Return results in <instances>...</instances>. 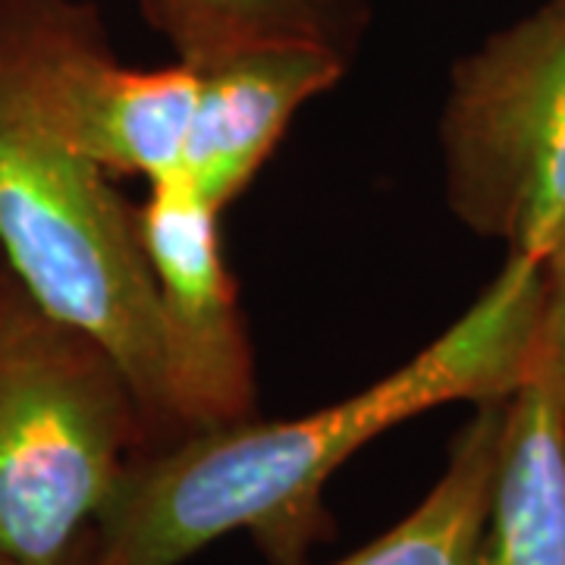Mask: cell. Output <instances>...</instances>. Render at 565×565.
I'll return each instance as SVG.
<instances>
[{
	"label": "cell",
	"instance_id": "3957f363",
	"mask_svg": "<svg viewBox=\"0 0 565 565\" xmlns=\"http://www.w3.org/2000/svg\"><path fill=\"white\" fill-rule=\"evenodd\" d=\"M151 427L95 340L39 315L0 349V556L70 565L92 541Z\"/></svg>",
	"mask_w": 565,
	"mask_h": 565
},
{
	"label": "cell",
	"instance_id": "ba28073f",
	"mask_svg": "<svg viewBox=\"0 0 565 565\" xmlns=\"http://www.w3.org/2000/svg\"><path fill=\"white\" fill-rule=\"evenodd\" d=\"M478 565H565V405L537 377L505 399Z\"/></svg>",
	"mask_w": 565,
	"mask_h": 565
},
{
	"label": "cell",
	"instance_id": "6da1fadb",
	"mask_svg": "<svg viewBox=\"0 0 565 565\" xmlns=\"http://www.w3.org/2000/svg\"><path fill=\"white\" fill-rule=\"evenodd\" d=\"M546 264L509 255L456 323L343 403L289 422L185 434L129 465L92 541L95 565H182L248 531L274 565H302L323 490L359 449L446 403H503L537 374Z\"/></svg>",
	"mask_w": 565,
	"mask_h": 565
},
{
	"label": "cell",
	"instance_id": "7c38bea8",
	"mask_svg": "<svg viewBox=\"0 0 565 565\" xmlns=\"http://www.w3.org/2000/svg\"><path fill=\"white\" fill-rule=\"evenodd\" d=\"M39 315H44V311L29 299V292L22 289L20 277L13 274V267L0 248V349L10 340H17Z\"/></svg>",
	"mask_w": 565,
	"mask_h": 565
},
{
	"label": "cell",
	"instance_id": "8992f818",
	"mask_svg": "<svg viewBox=\"0 0 565 565\" xmlns=\"http://www.w3.org/2000/svg\"><path fill=\"white\" fill-rule=\"evenodd\" d=\"M221 211L182 180L151 182L139 230L161 302L170 424L199 434L255 412V362L236 282L223 258Z\"/></svg>",
	"mask_w": 565,
	"mask_h": 565
},
{
	"label": "cell",
	"instance_id": "4fadbf2b",
	"mask_svg": "<svg viewBox=\"0 0 565 565\" xmlns=\"http://www.w3.org/2000/svg\"><path fill=\"white\" fill-rule=\"evenodd\" d=\"M0 565H22V563H17V559H7V556H0ZM70 565H95V563H92V556H85V559H79V563H70Z\"/></svg>",
	"mask_w": 565,
	"mask_h": 565
},
{
	"label": "cell",
	"instance_id": "5b68a950",
	"mask_svg": "<svg viewBox=\"0 0 565 565\" xmlns=\"http://www.w3.org/2000/svg\"><path fill=\"white\" fill-rule=\"evenodd\" d=\"M0 57L41 114L107 173L180 177L195 66L132 70L79 0H0Z\"/></svg>",
	"mask_w": 565,
	"mask_h": 565
},
{
	"label": "cell",
	"instance_id": "277c9868",
	"mask_svg": "<svg viewBox=\"0 0 565 565\" xmlns=\"http://www.w3.org/2000/svg\"><path fill=\"white\" fill-rule=\"evenodd\" d=\"M440 139L449 207L509 255L553 262L565 248V0L456 63Z\"/></svg>",
	"mask_w": 565,
	"mask_h": 565
},
{
	"label": "cell",
	"instance_id": "9c48e42d",
	"mask_svg": "<svg viewBox=\"0 0 565 565\" xmlns=\"http://www.w3.org/2000/svg\"><path fill=\"white\" fill-rule=\"evenodd\" d=\"M505 399L481 403L449 452L444 475L403 522L333 565H478L493 497Z\"/></svg>",
	"mask_w": 565,
	"mask_h": 565
},
{
	"label": "cell",
	"instance_id": "52a82bcc",
	"mask_svg": "<svg viewBox=\"0 0 565 565\" xmlns=\"http://www.w3.org/2000/svg\"><path fill=\"white\" fill-rule=\"evenodd\" d=\"M345 57L323 44H267L195 66L182 180L223 214L255 180L289 120L340 82Z\"/></svg>",
	"mask_w": 565,
	"mask_h": 565
},
{
	"label": "cell",
	"instance_id": "8fae6325",
	"mask_svg": "<svg viewBox=\"0 0 565 565\" xmlns=\"http://www.w3.org/2000/svg\"><path fill=\"white\" fill-rule=\"evenodd\" d=\"M534 377L544 381L565 405V248L546 264L544 337Z\"/></svg>",
	"mask_w": 565,
	"mask_h": 565
},
{
	"label": "cell",
	"instance_id": "7a4b0ae2",
	"mask_svg": "<svg viewBox=\"0 0 565 565\" xmlns=\"http://www.w3.org/2000/svg\"><path fill=\"white\" fill-rule=\"evenodd\" d=\"M0 248L47 318L114 359L151 434H173L161 302L139 207L41 114L3 57Z\"/></svg>",
	"mask_w": 565,
	"mask_h": 565
},
{
	"label": "cell",
	"instance_id": "30bf717a",
	"mask_svg": "<svg viewBox=\"0 0 565 565\" xmlns=\"http://www.w3.org/2000/svg\"><path fill=\"white\" fill-rule=\"evenodd\" d=\"M189 66L267 44H323L349 54L362 29L355 0H141Z\"/></svg>",
	"mask_w": 565,
	"mask_h": 565
}]
</instances>
